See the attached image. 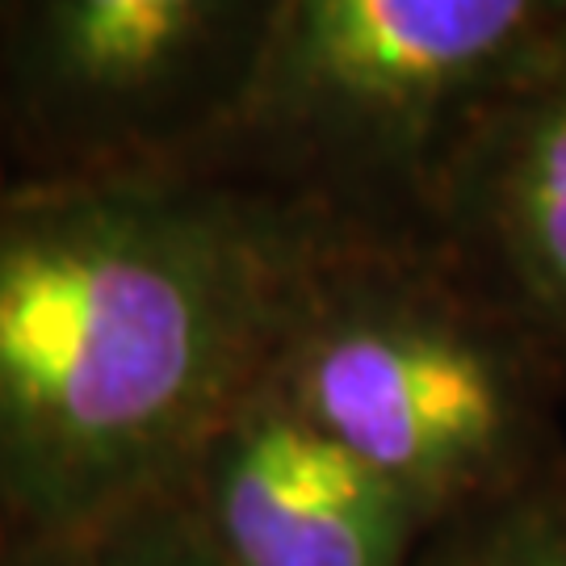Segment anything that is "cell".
<instances>
[{
  "mask_svg": "<svg viewBox=\"0 0 566 566\" xmlns=\"http://www.w3.org/2000/svg\"><path fill=\"white\" fill-rule=\"evenodd\" d=\"M214 566H416L420 516L264 378L172 483Z\"/></svg>",
  "mask_w": 566,
  "mask_h": 566,
  "instance_id": "obj_5",
  "label": "cell"
},
{
  "mask_svg": "<svg viewBox=\"0 0 566 566\" xmlns=\"http://www.w3.org/2000/svg\"><path fill=\"white\" fill-rule=\"evenodd\" d=\"M563 0H273L198 168L365 240L424 235L470 122Z\"/></svg>",
  "mask_w": 566,
  "mask_h": 566,
  "instance_id": "obj_3",
  "label": "cell"
},
{
  "mask_svg": "<svg viewBox=\"0 0 566 566\" xmlns=\"http://www.w3.org/2000/svg\"><path fill=\"white\" fill-rule=\"evenodd\" d=\"M0 566H214L172 486L76 525L0 537Z\"/></svg>",
  "mask_w": 566,
  "mask_h": 566,
  "instance_id": "obj_7",
  "label": "cell"
},
{
  "mask_svg": "<svg viewBox=\"0 0 566 566\" xmlns=\"http://www.w3.org/2000/svg\"><path fill=\"white\" fill-rule=\"evenodd\" d=\"M416 566H566V465L432 528Z\"/></svg>",
  "mask_w": 566,
  "mask_h": 566,
  "instance_id": "obj_8",
  "label": "cell"
},
{
  "mask_svg": "<svg viewBox=\"0 0 566 566\" xmlns=\"http://www.w3.org/2000/svg\"><path fill=\"white\" fill-rule=\"evenodd\" d=\"M563 369L424 235H348L306 285L269 378L432 533L566 465Z\"/></svg>",
  "mask_w": 566,
  "mask_h": 566,
  "instance_id": "obj_2",
  "label": "cell"
},
{
  "mask_svg": "<svg viewBox=\"0 0 566 566\" xmlns=\"http://www.w3.org/2000/svg\"><path fill=\"white\" fill-rule=\"evenodd\" d=\"M273 0H0V177L193 172Z\"/></svg>",
  "mask_w": 566,
  "mask_h": 566,
  "instance_id": "obj_4",
  "label": "cell"
},
{
  "mask_svg": "<svg viewBox=\"0 0 566 566\" xmlns=\"http://www.w3.org/2000/svg\"><path fill=\"white\" fill-rule=\"evenodd\" d=\"M424 240L566 357V0L449 156Z\"/></svg>",
  "mask_w": 566,
  "mask_h": 566,
  "instance_id": "obj_6",
  "label": "cell"
},
{
  "mask_svg": "<svg viewBox=\"0 0 566 566\" xmlns=\"http://www.w3.org/2000/svg\"><path fill=\"white\" fill-rule=\"evenodd\" d=\"M340 240L206 172L0 177V537L168 491Z\"/></svg>",
  "mask_w": 566,
  "mask_h": 566,
  "instance_id": "obj_1",
  "label": "cell"
}]
</instances>
